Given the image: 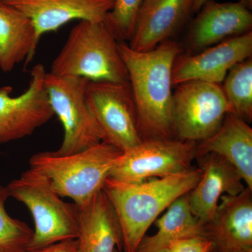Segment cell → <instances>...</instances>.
<instances>
[{
  "label": "cell",
  "mask_w": 252,
  "mask_h": 252,
  "mask_svg": "<svg viewBox=\"0 0 252 252\" xmlns=\"http://www.w3.org/2000/svg\"><path fill=\"white\" fill-rule=\"evenodd\" d=\"M114 252H120L119 250H118L117 249H116L115 251Z\"/></svg>",
  "instance_id": "obj_29"
},
{
  "label": "cell",
  "mask_w": 252,
  "mask_h": 252,
  "mask_svg": "<svg viewBox=\"0 0 252 252\" xmlns=\"http://www.w3.org/2000/svg\"><path fill=\"white\" fill-rule=\"evenodd\" d=\"M228 113L233 112L220 84L182 83L172 94L174 136L198 143L217 132Z\"/></svg>",
  "instance_id": "obj_7"
},
{
  "label": "cell",
  "mask_w": 252,
  "mask_h": 252,
  "mask_svg": "<svg viewBox=\"0 0 252 252\" xmlns=\"http://www.w3.org/2000/svg\"><path fill=\"white\" fill-rule=\"evenodd\" d=\"M128 74L142 140L172 138V69L182 53L175 41L166 40L148 51L118 44Z\"/></svg>",
  "instance_id": "obj_1"
},
{
  "label": "cell",
  "mask_w": 252,
  "mask_h": 252,
  "mask_svg": "<svg viewBox=\"0 0 252 252\" xmlns=\"http://www.w3.org/2000/svg\"><path fill=\"white\" fill-rule=\"evenodd\" d=\"M197 142L172 138L142 140L117 158L109 177L126 183H138L182 173L191 168Z\"/></svg>",
  "instance_id": "obj_8"
},
{
  "label": "cell",
  "mask_w": 252,
  "mask_h": 252,
  "mask_svg": "<svg viewBox=\"0 0 252 252\" xmlns=\"http://www.w3.org/2000/svg\"><path fill=\"white\" fill-rule=\"evenodd\" d=\"M31 19L11 5L0 3V69L9 72L34 58L37 44Z\"/></svg>",
  "instance_id": "obj_19"
},
{
  "label": "cell",
  "mask_w": 252,
  "mask_h": 252,
  "mask_svg": "<svg viewBox=\"0 0 252 252\" xmlns=\"http://www.w3.org/2000/svg\"><path fill=\"white\" fill-rule=\"evenodd\" d=\"M9 197L6 186L0 185V252H27L34 231L6 212L5 203Z\"/></svg>",
  "instance_id": "obj_22"
},
{
  "label": "cell",
  "mask_w": 252,
  "mask_h": 252,
  "mask_svg": "<svg viewBox=\"0 0 252 252\" xmlns=\"http://www.w3.org/2000/svg\"><path fill=\"white\" fill-rule=\"evenodd\" d=\"M214 245L205 235L176 240L162 252H213Z\"/></svg>",
  "instance_id": "obj_24"
},
{
  "label": "cell",
  "mask_w": 252,
  "mask_h": 252,
  "mask_svg": "<svg viewBox=\"0 0 252 252\" xmlns=\"http://www.w3.org/2000/svg\"><path fill=\"white\" fill-rule=\"evenodd\" d=\"M77 208L79 252H123L120 223L103 189Z\"/></svg>",
  "instance_id": "obj_17"
},
{
  "label": "cell",
  "mask_w": 252,
  "mask_h": 252,
  "mask_svg": "<svg viewBox=\"0 0 252 252\" xmlns=\"http://www.w3.org/2000/svg\"><path fill=\"white\" fill-rule=\"evenodd\" d=\"M252 192L246 187L237 195L220 198L212 220L204 225L214 251L252 248Z\"/></svg>",
  "instance_id": "obj_14"
},
{
  "label": "cell",
  "mask_w": 252,
  "mask_h": 252,
  "mask_svg": "<svg viewBox=\"0 0 252 252\" xmlns=\"http://www.w3.org/2000/svg\"><path fill=\"white\" fill-rule=\"evenodd\" d=\"M143 0H115L112 11L104 21L118 41H130L135 31L136 20Z\"/></svg>",
  "instance_id": "obj_23"
},
{
  "label": "cell",
  "mask_w": 252,
  "mask_h": 252,
  "mask_svg": "<svg viewBox=\"0 0 252 252\" xmlns=\"http://www.w3.org/2000/svg\"><path fill=\"white\" fill-rule=\"evenodd\" d=\"M46 73L41 63L34 65L27 90L16 97L11 96V86L0 88V144L31 135L54 117L44 85Z\"/></svg>",
  "instance_id": "obj_10"
},
{
  "label": "cell",
  "mask_w": 252,
  "mask_h": 252,
  "mask_svg": "<svg viewBox=\"0 0 252 252\" xmlns=\"http://www.w3.org/2000/svg\"><path fill=\"white\" fill-rule=\"evenodd\" d=\"M222 86L235 115L250 123L252 120V59L238 63L230 69Z\"/></svg>",
  "instance_id": "obj_21"
},
{
  "label": "cell",
  "mask_w": 252,
  "mask_h": 252,
  "mask_svg": "<svg viewBox=\"0 0 252 252\" xmlns=\"http://www.w3.org/2000/svg\"><path fill=\"white\" fill-rule=\"evenodd\" d=\"M252 252V248L242 249V250H231V251L216 252Z\"/></svg>",
  "instance_id": "obj_28"
},
{
  "label": "cell",
  "mask_w": 252,
  "mask_h": 252,
  "mask_svg": "<svg viewBox=\"0 0 252 252\" xmlns=\"http://www.w3.org/2000/svg\"><path fill=\"white\" fill-rule=\"evenodd\" d=\"M190 25L189 44L200 50L252 31L251 11L238 2L210 0L198 11Z\"/></svg>",
  "instance_id": "obj_16"
},
{
  "label": "cell",
  "mask_w": 252,
  "mask_h": 252,
  "mask_svg": "<svg viewBox=\"0 0 252 252\" xmlns=\"http://www.w3.org/2000/svg\"><path fill=\"white\" fill-rule=\"evenodd\" d=\"M238 2L243 5L247 9L252 11V0H238Z\"/></svg>",
  "instance_id": "obj_27"
},
{
  "label": "cell",
  "mask_w": 252,
  "mask_h": 252,
  "mask_svg": "<svg viewBox=\"0 0 252 252\" xmlns=\"http://www.w3.org/2000/svg\"><path fill=\"white\" fill-rule=\"evenodd\" d=\"M202 170L190 168L176 175L126 183L108 177L103 190L117 214L124 252H135L149 227L177 198L194 188Z\"/></svg>",
  "instance_id": "obj_2"
},
{
  "label": "cell",
  "mask_w": 252,
  "mask_h": 252,
  "mask_svg": "<svg viewBox=\"0 0 252 252\" xmlns=\"http://www.w3.org/2000/svg\"><path fill=\"white\" fill-rule=\"evenodd\" d=\"M27 252H79V243L77 239H69Z\"/></svg>",
  "instance_id": "obj_25"
},
{
  "label": "cell",
  "mask_w": 252,
  "mask_h": 252,
  "mask_svg": "<svg viewBox=\"0 0 252 252\" xmlns=\"http://www.w3.org/2000/svg\"><path fill=\"white\" fill-rule=\"evenodd\" d=\"M118 44L105 21H81L71 30L49 72L89 81H128Z\"/></svg>",
  "instance_id": "obj_4"
},
{
  "label": "cell",
  "mask_w": 252,
  "mask_h": 252,
  "mask_svg": "<svg viewBox=\"0 0 252 252\" xmlns=\"http://www.w3.org/2000/svg\"><path fill=\"white\" fill-rule=\"evenodd\" d=\"M202 175L188 193L189 207L204 225L212 220L220 198L235 195L246 188L239 172L225 159L215 154L197 157Z\"/></svg>",
  "instance_id": "obj_13"
},
{
  "label": "cell",
  "mask_w": 252,
  "mask_h": 252,
  "mask_svg": "<svg viewBox=\"0 0 252 252\" xmlns=\"http://www.w3.org/2000/svg\"><path fill=\"white\" fill-rule=\"evenodd\" d=\"M194 0H143L128 46L148 51L173 35L192 14Z\"/></svg>",
  "instance_id": "obj_15"
},
{
  "label": "cell",
  "mask_w": 252,
  "mask_h": 252,
  "mask_svg": "<svg viewBox=\"0 0 252 252\" xmlns=\"http://www.w3.org/2000/svg\"><path fill=\"white\" fill-rule=\"evenodd\" d=\"M105 142L69 155L41 152L30 158V167L46 176L61 198L79 206L103 189L114 162L122 154Z\"/></svg>",
  "instance_id": "obj_3"
},
{
  "label": "cell",
  "mask_w": 252,
  "mask_h": 252,
  "mask_svg": "<svg viewBox=\"0 0 252 252\" xmlns=\"http://www.w3.org/2000/svg\"><path fill=\"white\" fill-rule=\"evenodd\" d=\"M155 223L157 233L145 235L135 252H162L176 240L205 235L204 225L189 207L188 193L175 200Z\"/></svg>",
  "instance_id": "obj_20"
},
{
  "label": "cell",
  "mask_w": 252,
  "mask_h": 252,
  "mask_svg": "<svg viewBox=\"0 0 252 252\" xmlns=\"http://www.w3.org/2000/svg\"><path fill=\"white\" fill-rule=\"evenodd\" d=\"M3 1H4V0H0V3L2 2Z\"/></svg>",
  "instance_id": "obj_30"
},
{
  "label": "cell",
  "mask_w": 252,
  "mask_h": 252,
  "mask_svg": "<svg viewBox=\"0 0 252 252\" xmlns=\"http://www.w3.org/2000/svg\"><path fill=\"white\" fill-rule=\"evenodd\" d=\"M6 187L10 197L24 204L34 220L28 251L77 238V205L63 201L45 175L30 167Z\"/></svg>",
  "instance_id": "obj_5"
},
{
  "label": "cell",
  "mask_w": 252,
  "mask_h": 252,
  "mask_svg": "<svg viewBox=\"0 0 252 252\" xmlns=\"http://www.w3.org/2000/svg\"><path fill=\"white\" fill-rule=\"evenodd\" d=\"M31 19L38 45L43 34L56 32L73 20L100 22L112 11L115 0H4Z\"/></svg>",
  "instance_id": "obj_12"
},
{
  "label": "cell",
  "mask_w": 252,
  "mask_h": 252,
  "mask_svg": "<svg viewBox=\"0 0 252 252\" xmlns=\"http://www.w3.org/2000/svg\"><path fill=\"white\" fill-rule=\"evenodd\" d=\"M252 55V31L225 39L198 54H180L174 63L172 85L189 81L220 84L233 66Z\"/></svg>",
  "instance_id": "obj_11"
},
{
  "label": "cell",
  "mask_w": 252,
  "mask_h": 252,
  "mask_svg": "<svg viewBox=\"0 0 252 252\" xmlns=\"http://www.w3.org/2000/svg\"><path fill=\"white\" fill-rule=\"evenodd\" d=\"M89 79L72 76H56L46 72V93L54 115L64 130L59 155L77 153L103 142V135L86 102Z\"/></svg>",
  "instance_id": "obj_6"
},
{
  "label": "cell",
  "mask_w": 252,
  "mask_h": 252,
  "mask_svg": "<svg viewBox=\"0 0 252 252\" xmlns=\"http://www.w3.org/2000/svg\"><path fill=\"white\" fill-rule=\"evenodd\" d=\"M210 153L231 164L252 190V128L248 122L233 113L227 114L217 132L197 144L196 158Z\"/></svg>",
  "instance_id": "obj_18"
},
{
  "label": "cell",
  "mask_w": 252,
  "mask_h": 252,
  "mask_svg": "<svg viewBox=\"0 0 252 252\" xmlns=\"http://www.w3.org/2000/svg\"><path fill=\"white\" fill-rule=\"evenodd\" d=\"M208 1L210 0H194L193 8H192V14L198 12L199 10L201 9L202 6Z\"/></svg>",
  "instance_id": "obj_26"
},
{
  "label": "cell",
  "mask_w": 252,
  "mask_h": 252,
  "mask_svg": "<svg viewBox=\"0 0 252 252\" xmlns=\"http://www.w3.org/2000/svg\"><path fill=\"white\" fill-rule=\"evenodd\" d=\"M86 102L103 135V142L126 152L142 142L129 81H89Z\"/></svg>",
  "instance_id": "obj_9"
}]
</instances>
